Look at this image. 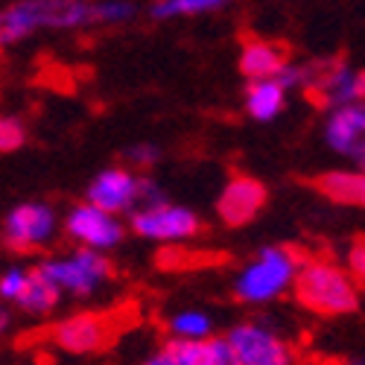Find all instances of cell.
<instances>
[{
  "mask_svg": "<svg viewBox=\"0 0 365 365\" xmlns=\"http://www.w3.org/2000/svg\"><path fill=\"white\" fill-rule=\"evenodd\" d=\"M289 292L304 310L322 319L354 316L362 304V284L348 275L345 266L330 260H304Z\"/></svg>",
  "mask_w": 365,
  "mask_h": 365,
  "instance_id": "obj_1",
  "label": "cell"
},
{
  "mask_svg": "<svg viewBox=\"0 0 365 365\" xmlns=\"http://www.w3.org/2000/svg\"><path fill=\"white\" fill-rule=\"evenodd\" d=\"M304 257L292 246H263L234 281V295L242 304H269L289 292Z\"/></svg>",
  "mask_w": 365,
  "mask_h": 365,
  "instance_id": "obj_2",
  "label": "cell"
},
{
  "mask_svg": "<svg viewBox=\"0 0 365 365\" xmlns=\"http://www.w3.org/2000/svg\"><path fill=\"white\" fill-rule=\"evenodd\" d=\"M36 269L62 295H76V298L94 295L100 287H106L114 278V263L108 260V255L82 246L62 257H47Z\"/></svg>",
  "mask_w": 365,
  "mask_h": 365,
  "instance_id": "obj_3",
  "label": "cell"
},
{
  "mask_svg": "<svg viewBox=\"0 0 365 365\" xmlns=\"http://www.w3.org/2000/svg\"><path fill=\"white\" fill-rule=\"evenodd\" d=\"M304 68V94L319 108H336L348 103H362L365 97V73L351 68L345 56H324Z\"/></svg>",
  "mask_w": 365,
  "mask_h": 365,
  "instance_id": "obj_4",
  "label": "cell"
},
{
  "mask_svg": "<svg viewBox=\"0 0 365 365\" xmlns=\"http://www.w3.org/2000/svg\"><path fill=\"white\" fill-rule=\"evenodd\" d=\"M123 322L117 313H106V310H82L73 313L68 319H62L58 324L50 327V342H56L68 354H100L108 345L117 342Z\"/></svg>",
  "mask_w": 365,
  "mask_h": 365,
  "instance_id": "obj_5",
  "label": "cell"
},
{
  "mask_svg": "<svg viewBox=\"0 0 365 365\" xmlns=\"http://www.w3.org/2000/svg\"><path fill=\"white\" fill-rule=\"evenodd\" d=\"M129 217H132L129 228L138 237L152 240V242H164V246H181V242H187V240L202 234L199 214L190 207H185V205L161 202V205L135 210V214H129Z\"/></svg>",
  "mask_w": 365,
  "mask_h": 365,
  "instance_id": "obj_6",
  "label": "cell"
},
{
  "mask_svg": "<svg viewBox=\"0 0 365 365\" xmlns=\"http://www.w3.org/2000/svg\"><path fill=\"white\" fill-rule=\"evenodd\" d=\"M56 228H58L56 210L47 202H21L4 220V242L6 249L18 255H29L44 249L56 237Z\"/></svg>",
  "mask_w": 365,
  "mask_h": 365,
  "instance_id": "obj_7",
  "label": "cell"
},
{
  "mask_svg": "<svg viewBox=\"0 0 365 365\" xmlns=\"http://www.w3.org/2000/svg\"><path fill=\"white\" fill-rule=\"evenodd\" d=\"M228 345L237 356V365H295V351L292 345L278 336L275 330H269L257 322H242L231 327Z\"/></svg>",
  "mask_w": 365,
  "mask_h": 365,
  "instance_id": "obj_8",
  "label": "cell"
},
{
  "mask_svg": "<svg viewBox=\"0 0 365 365\" xmlns=\"http://www.w3.org/2000/svg\"><path fill=\"white\" fill-rule=\"evenodd\" d=\"M65 231L68 237L82 249H94V252H111L117 249L126 237V222L117 214H108L103 207L94 205H76L68 210L65 217Z\"/></svg>",
  "mask_w": 365,
  "mask_h": 365,
  "instance_id": "obj_9",
  "label": "cell"
},
{
  "mask_svg": "<svg viewBox=\"0 0 365 365\" xmlns=\"http://www.w3.org/2000/svg\"><path fill=\"white\" fill-rule=\"evenodd\" d=\"M266 202H269V190L263 181L252 175H234L228 178V185L217 199V217L228 228H242L260 217Z\"/></svg>",
  "mask_w": 365,
  "mask_h": 365,
  "instance_id": "obj_10",
  "label": "cell"
},
{
  "mask_svg": "<svg viewBox=\"0 0 365 365\" xmlns=\"http://www.w3.org/2000/svg\"><path fill=\"white\" fill-rule=\"evenodd\" d=\"M324 140L336 155L354 161L356 170H362V161H365V106L348 103V106L327 108Z\"/></svg>",
  "mask_w": 365,
  "mask_h": 365,
  "instance_id": "obj_11",
  "label": "cell"
},
{
  "mask_svg": "<svg viewBox=\"0 0 365 365\" xmlns=\"http://www.w3.org/2000/svg\"><path fill=\"white\" fill-rule=\"evenodd\" d=\"M135 190H138V175L132 170H126V167H106V170H100L94 178H91L85 202L120 217V214H132Z\"/></svg>",
  "mask_w": 365,
  "mask_h": 365,
  "instance_id": "obj_12",
  "label": "cell"
},
{
  "mask_svg": "<svg viewBox=\"0 0 365 365\" xmlns=\"http://www.w3.org/2000/svg\"><path fill=\"white\" fill-rule=\"evenodd\" d=\"M310 185L316 187V193H322L324 199L336 202V205L362 207V202H365L362 170H327V173H319Z\"/></svg>",
  "mask_w": 365,
  "mask_h": 365,
  "instance_id": "obj_13",
  "label": "cell"
},
{
  "mask_svg": "<svg viewBox=\"0 0 365 365\" xmlns=\"http://www.w3.org/2000/svg\"><path fill=\"white\" fill-rule=\"evenodd\" d=\"M284 62H287V47L284 44L255 38V41L242 44L237 68L249 82H255V79H272Z\"/></svg>",
  "mask_w": 365,
  "mask_h": 365,
  "instance_id": "obj_14",
  "label": "cell"
},
{
  "mask_svg": "<svg viewBox=\"0 0 365 365\" xmlns=\"http://www.w3.org/2000/svg\"><path fill=\"white\" fill-rule=\"evenodd\" d=\"M38 29H76L91 24V0H29Z\"/></svg>",
  "mask_w": 365,
  "mask_h": 365,
  "instance_id": "obj_15",
  "label": "cell"
},
{
  "mask_svg": "<svg viewBox=\"0 0 365 365\" xmlns=\"http://www.w3.org/2000/svg\"><path fill=\"white\" fill-rule=\"evenodd\" d=\"M58 301H62V292H58L38 269H29L26 284H24L21 295L15 298V307L26 316H47L58 307Z\"/></svg>",
  "mask_w": 365,
  "mask_h": 365,
  "instance_id": "obj_16",
  "label": "cell"
},
{
  "mask_svg": "<svg viewBox=\"0 0 365 365\" xmlns=\"http://www.w3.org/2000/svg\"><path fill=\"white\" fill-rule=\"evenodd\" d=\"M287 106V91L275 79H255L246 88V111L257 123L275 120Z\"/></svg>",
  "mask_w": 365,
  "mask_h": 365,
  "instance_id": "obj_17",
  "label": "cell"
},
{
  "mask_svg": "<svg viewBox=\"0 0 365 365\" xmlns=\"http://www.w3.org/2000/svg\"><path fill=\"white\" fill-rule=\"evenodd\" d=\"M38 29L36 12L29 0H18V4L0 9V50H6L18 41H24L26 36H33Z\"/></svg>",
  "mask_w": 365,
  "mask_h": 365,
  "instance_id": "obj_18",
  "label": "cell"
},
{
  "mask_svg": "<svg viewBox=\"0 0 365 365\" xmlns=\"http://www.w3.org/2000/svg\"><path fill=\"white\" fill-rule=\"evenodd\" d=\"M231 4V0H155L149 6V15L155 21H170V18H193V15H210L220 12Z\"/></svg>",
  "mask_w": 365,
  "mask_h": 365,
  "instance_id": "obj_19",
  "label": "cell"
},
{
  "mask_svg": "<svg viewBox=\"0 0 365 365\" xmlns=\"http://www.w3.org/2000/svg\"><path fill=\"white\" fill-rule=\"evenodd\" d=\"M173 339H207L214 336V322L202 310H181L167 322Z\"/></svg>",
  "mask_w": 365,
  "mask_h": 365,
  "instance_id": "obj_20",
  "label": "cell"
},
{
  "mask_svg": "<svg viewBox=\"0 0 365 365\" xmlns=\"http://www.w3.org/2000/svg\"><path fill=\"white\" fill-rule=\"evenodd\" d=\"M138 15L132 0H97L91 4V24H129Z\"/></svg>",
  "mask_w": 365,
  "mask_h": 365,
  "instance_id": "obj_21",
  "label": "cell"
},
{
  "mask_svg": "<svg viewBox=\"0 0 365 365\" xmlns=\"http://www.w3.org/2000/svg\"><path fill=\"white\" fill-rule=\"evenodd\" d=\"M161 158H164V149L155 146V143H149V140L123 149V164H126V170H149V167H155Z\"/></svg>",
  "mask_w": 365,
  "mask_h": 365,
  "instance_id": "obj_22",
  "label": "cell"
},
{
  "mask_svg": "<svg viewBox=\"0 0 365 365\" xmlns=\"http://www.w3.org/2000/svg\"><path fill=\"white\" fill-rule=\"evenodd\" d=\"M26 143V126L12 114H0V152H18Z\"/></svg>",
  "mask_w": 365,
  "mask_h": 365,
  "instance_id": "obj_23",
  "label": "cell"
},
{
  "mask_svg": "<svg viewBox=\"0 0 365 365\" xmlns=\"http://www.w3.org/2000/svg\"><path fill=\"white\" fill-rule=\"evenodd\" d=\"M26 272L24 266H9L4 275H0V301L4 304H15V298L21 295L24 284H26Z\"/></svg>",
  "mask_w": 365,
  "mask_h": 365,
  "instance_id": "obj_24",
  "label": "cell"
},
{
  "mask_svg": "<svg viewBox=\"0 0 365 365\" xmlns=\"http://www.w3.org/2000/svg\"><path fill=\"white\" fill-rule=\"evenodd\" d=\"M167 202V196L161 193V187L152 181L149 175H138V190H135V205H132V214L135 210H143V207H152V205H161Z\"/></svg>",
  "mask_w": 365,
  "mask_h": 365,
  "instance_id": "obj_25",
  "label": "cell"
},
{
  "mask_svg": "<svg viewBox=\"0 0 365 365\" xmlns=\"http://www.w3.org/2000/svg\"><path fill=\"white\" fill-rule=\"evenodd\" d=\"M272 79H275V82L287 91V94H292V91H301V88H304V68L287 58V62L278 68V73L272 76Z\"/></svg>",
  "mask_w": 365,
  "mask_h": 365,
  "instance_id": "obj_26",
  "label": "cell"
},
{
  "mask_svg": "<svg viewBox=\"0 0 365 365\" xmlns=\"http://www.w3.org/2000/svg\"><path fill=\"white\" fill-rule=\"evenodd\" d=\"M348 275L356 284H362V278H365V240L362 237H356L354 246L348 249Z\"/></svg>",
  "mask_w": 365,
  "mask_h": 365,
  "instance_id": "obj_27",
  "label": "cell"
},
{
  "mask_svg": "<svg viewBox=\"0 0 365 365\" xmlns=\"http://www.w3.org/2000/svg\"><path fill=\"white\" fill-rule=\"evenodd\" d=\"M143 365H178V359L167 351V348H161V351H155L152 356H146V362Z\"/></svg>",
  "mask_w": 365,
  "mask_h": 365,
  "instance_id": "obj_28",
  "label": "cell"
},
{
  "mask_svg": "<svg viewBox=\"0 0 365 365\" xmlns=\"http://www.w3.org/2000/svg\"><path fill=\"white\" fill-rule=\"evenodd\" d=\"M9 324H12V313H9V307L4 301H0V336L9 330Z\"/></svg>",
  "mask_w": 365,
  "mask_h": 365,
  "instance_id": "obj_29",
  "label": "cell"
},
{
  "mask_svg": "<svg viewBox=\"0 0 365 365\" xmlns=\"http://www.w3.org/2000/svg\"><path fill=\"white\" fill-rule=\"evenodd\" d=\"M339 365H362V356H351V359H342Z\"/></svg>",
  "mask_w": 365,
  "mask_h": 365,
  "instance_id": "obj_30",
  "label": "cell"
}]
</instances>
